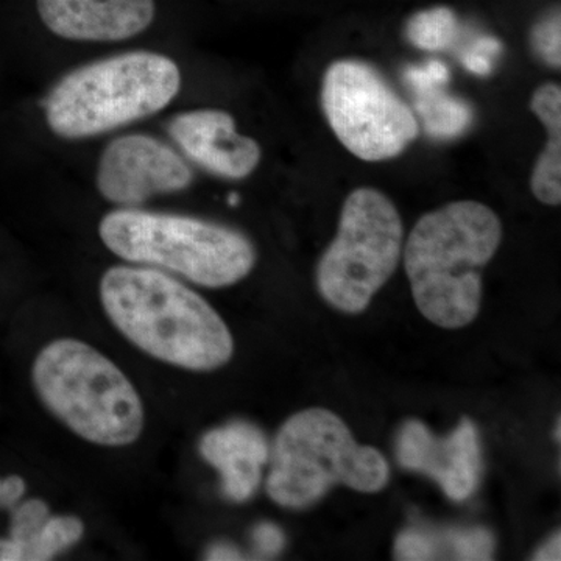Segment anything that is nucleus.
Segmentation results:
<instances>
[{
    "label": "nucleus",
    "instance_id": "2eb2a0df",
    "mask_svg": "<svg viewBox=\"0 0 561 561\" xmlns=\"http://www.w3.org/2000/svg\"><path fill=\"white\" fill-rule=\"evenodd\" d=\"M416 111L424 130L434 139H454L463 135L474 121V113L467 102L442 90L421 94Z\"/></svg>",
    "mask_w": 561,
    "mask_h": 561
},
{
    "label": "nucleus",
    "instance_id": "20e7f679",
    "mask_svg": "<svg viewBox=\"0 0 561 561\" xmlns=\"http://www.w3.org/2000/svg\"><path fill=\"white\" fill-rule=\"evenodd\" d=\"M99 236L121 260L208 289L239 283L256 264V249L245 234L197 217L121 208L103 217Z\"/></svg>",
    "mask_w": 561,
    "mask_h": 561
},
{
    "label": "nucleus",
    "instance_id": "a211bd4d",
    "mask_svg": "<svg viewBox=\"0 0 561 561\" xmlns=\"http://www.w3.org/2000/svg\"><path fill=\"white\" fill-rule=\"evenodd\" d=\"M531 49L540 57L541 61L560 69L561 65V16L560 10H552L551 13L542 16L534 25L530 33Z\"/></svg>",
    "mask_w": 561,
    "mask_h": 561
},
{
    "label": "nucleus",
    "instance_id": "7ed1b4c3",
    "mask_svg": "<svg viewBox=\"0 0 561 561\" xmlns=\"http://www.w3.org/2000/svg\"><path fill=\"white\" fill-rule=\"evenodd\" d=\"M32 379L44 408L84 442L124 448L142 435L146 411L139 391L90 343L50 342L33 362Z\"/></svg>",
    "mask_w": 561,
    "mask_h": 561
},
{
    "label": "nucleus",
    "instance_id": "f8f14e48",
    "mask_svg": "<svg viewBox=\"0 0 561 561\" xmlns=\"http://www.w3.org/2000/svg\"><path fill=\"white\" fill-rule=\"evenodd\" d=\"M41 21L60 38L113 43L150 27L154 0H36Z\"/></svg>",
    "mask_w": 561,
    "mask_h": 561
},
{
    "label": "nucleus",
    "instance_id": "9d476101",
    "mask_svg": "<svg viewBox=\"0 0 561 561\" xmlns=\"http://www.w3.org/2000/svg\"><path fill=\"white\" fill-rule=\"evenodd\" d=\"M397 459L404 470L434 479L449 500L467 501L482 478V451L478 430L470 419L446 438H437L426 424L409 420L397 440Z\"/></svg>",
    "mask_w": 561,
    "mask_h": 561
},
{
    "label": "nucleus",
    "instance_id": "f3484780",
    "mask_svg": "<svg viewBox=\"0 0 561 561\" xmlns=\"http://www.w3.org/2000/svg\"><path fill=\"white\" fill-rule=\"evenodd\" d=\"M84 524L77 516H49L38 534L24 546V560L46 561L83 538Z\"/></svg>",
    "mask_w": 561,
    "mask_h": 561
},
{
    "label": "nucleus",
    "instance_id": "a878e982",
    "mask_svg": "<svg viewBox=\"0 0 561 561\" xmlns=\"http://www.w3.org/2000/svg\"><path fill=\"white\" fill-rule=\"evenodd\" d=\"M534 560L537 561H559L561 560V537L560 531L553 535L551 540L546 542L545 546L535 553Z\"/></svg>",
    "mask_w": 561,
    "mask_h": 561
},
{
    "label": "nucleus",
    "instance_id": "f03ea898",
    "mask_svg": "<svg viewBox=\"0 0 561 561\" xmlns=\"http://www.w3.org/2000/svg\"><path fill=\"white\" fill-rule=\"evenodd\" d=\"M502 241L483 203L461 201L424 214L409 234L404 265L416 308L431 323L459 330L481 311L482 271Z\"/></svg>",
    "mask_w": 561,
    "mask_h": 561
},
{
    "label": "nucleus",
    "instance_id": "423d86ee",
    "mask_svg": "<svg viewBox=\"0 0 561 561\" xmlns=\"http://www.w3.org/2000/svg\"><path fill=\"white\" fill-rule=\"evenodd\" d=\"M268 459V497L294 511L316 504L337 483L378 493L390 479L386 457L360 446L335 413L321 408L291 415L280 426Z\"/></svg>",
    "mask_w": 561,
    "mask_h": 561
},
{
    "label": "nucleus",
    "instance_id": "cd10ccee",
    "mask_svg": "<svg viewBox=\"0 0 561 561\" xmlns=\"http://www.w3.org/2000/svg\"><path fill=\"white\" fill-rule=\"evenodd\" d=\"M24 560V551L20 542L14 540H0V561H21Z\"/></svg>",
    "mask_w": 561,
    "mask_h": 561
},
{
    "label": "nucleus",
    "instance_id": "c756f323",
    "mask_svg": "<svg viewBox=\"0 0 561 561\" xmlns=\"http://www.w3.org/2000/svg\"><path fill=\"white\" fill-rule=\"evenodd\" d=\"M238 201H239L238 195H231V197H230L231 205H236V203H238Z\"/></svg>",
    "mask_w": 561,
    "mask_h": 561
},
{
    "label": "nucleus",
    "instance_id": "b1692460",
    "mask_svg": "<svg viewBox=\"0 0 561 561\" xmlns=\"http://www.w3.org/2000/svg\"><path fill=\"white\" fill-rule=\"evenodd\" d=\"M253 540L262 556H278L286 545L283 530L272 523H261L253 531Z\"/></svg>",
    "mask_w": 561,
    "mask_h": 561
},
{
    "label": "nucleus",
    "instance_id": "6ab92c4d",
    "mask_svg": "<svg viewBox=\"0 0 561 561\" xmlns=\"http://www.w3.org/2000/svg\"><path fill=\"white\" fill-rule=\"evenodd\" d=\"M446 545L451 548L454 559L465 561H485L493 559L494 538L483 527L449 531Z\"/></svg>",
    "mask_w": 561,
    "mask_h": 561
},
{
    "label": "nucleus",
    "instance_id": "9b49d317",
    "mask_svg": "<svg viewBox=\"0 0 561 561\" xmlns=\"http://www.w3.org/2000/svg\"><path fill=\"white\" fill-rule=\"evenodd\" d=\"M169 135L192 162L220 179H247L260 165V144L239 135L227 111L205 108L179 114L169 122Z\"/></svg>",
    "mask_w": 561,
    "mask_h": 561
},
{
    "label": "nucleus",
    "instance_id": "5701e85b",
    "mask_svg": "<svg viewBox=\"0 0 561 561\" xmlns=\"http://www.w3.org/2000/svg\"><path fill=\"white\" fill-rule=\"evenodd\" d=\"M502 44L494 38H482L476 43L470 51H467L463 57L465 69L470 70L474 76H490L493 70V62L491 58L500 54Z\"/></svg>",
    "mask_w": 561,
    "mask_h": 561
},
{
    "label": "nucleus",
    "instance_id": "aec40b11",
    "mask_svg": "<svg viewBox=\"0 0 561 561\" xmlns=\"http://www.w3.org/2000/svg\"><path fill=\"white\" fill-rule=\"evenodd\" d=\"M50 511L49 505L41 500H28L22 502L13 511V518H11L10 538L22 546H24L35 537L44 526V523L49 519Z\"/></svg>",
    "mask_w": 561,
    "mask_h": 561
},
{
    "label": "nucleus",
    "instance_id": "39448f33",
    "mask_svg": "<svg viewBox=\"0 0 561 561\" xmlns=\"http://www.w3.org/2000/svg\"><path fill=\"white\" fill-rule=\"evenodd\" d=\"M179 65L154 51H131L72 70L51 90L46 121L65 139L102 135L160 113L179 95Z\"/></svg>",
    "mask_w": 561,
    "mask_h": 561
},
{
    "label": "nucleus",
    "instance_id": "ddd939ff",
    "mask_svg": "<svg viewBox=\"0 0 561 561\" xmlns=\"http://www.w3.org/2000/svg\"><path fill=\"white\" fill-rule=\"evenodd\" d=\"M201 456L220 472L221 493L242 504L254 496L271 457L264 432L249 421H231L210 430L201 440Z\"/></svg>",
    "mask_w": 561,
    "mask_h": 561
},
{
    "label": "nucleus",
    "instance_id": "bb28decb",
    "mask_svg": "<svg viewBox=\"0 0 561 561\" xmlns=\"http://www.w3.org/2000/svg\"><path fill=\"white\" fill-rule=\"evenodd\" d=\"M206 559L213 561L242 560V553L228 545H216L206 553Z\"/></svg>",
    "mask_w": 561,
    "mask_h": 561
},
{
    "label": "nucleus",
    "instance_id": "393cba45",
    "mask_svg": "<svg viewBox=\"0 0 561 561\" xmlns=\"http://www.w3.org/2000/svg\"><path fill=\"white\" fill-rule=\"evenodd\" d=\"M27 485L21 476L0 479V508L14 507L25 494Z\"/></svg>",
    "mask_w": 561,
    "mask_h": 561
},
{
    "label": "nucleus",
    "instance_id": "dca6fc26",
    "mask_svg": "<svg viewBox=\"0 0 561 561\" xmlns=\"http://www.w3.org/2000/svg\"><path fill=\"white\" fill-rule=\"evenodd\" d=\"M459 33L456 13L448 7H434L413 14L405 24V36L416 49L440 51L448 49Z\"/></svg>",
    "mask_w": 561,
    "mask_h": 561
},
{
    "label": "nucleus",
    "instance_id": "412c9836",
    "mask_svg": "<svg viewBox=\"0 0 561 561\" xmlns=\"http://www.w3.org/2000/svg\"><path fill=\"white\" fill-rule=\"evenodd\" d=\"M438 553V542L431 535L419 530H404L398 535L394 542L397 560L423 561L435 560Z\"/></svg>",
    "mask_w": 561,
    "mask_h": 561
},
{
    "label": "nucleus",
    "instance_id": "4be33fe9",
    "mask_svg": "<svg viewBox=\"0 0 561 561\" xmlns=\"http://www.w3.org/2000/svg\"><path fill=\"white\" fill-rule=\"evenodd\" d=\"M404 77L419 95L427 94V92L442 90L443 84L448 83L449 69L446 68L445 62L432 60L426 65L409 68Z\"/></svg>",
    "mask_w": 561,
    "mask_h": 561
},
{
    "label": "nucleus",
    "instance_id": "4468645a",
    "mask_svg": "<svg viewBox=\"0 0 561 561\" xmlns=\"http://www.w3.org/2000/svg\"><path fill=\"white\" fill-rule=\"evenodd\" d=\"M530 110L548 130L549 140L530 176L531 194L549 206L561 203V88L546 83L531 95Z\"/></svg>",
    "mask_w": 561,
    "mask_h": 561
},
{
    "label": "nucleus",
    "instance_id": "6e6552de",
    "mask_svg": "<svg viewBox=\"0 0 561 561\" xmlns=\"http://www.w3.org/2000/svg\"><path fill=\"white\" fill-rule=\"evenodd\" d=\"M321 108L335 138L362 161L393 160L420 135L411 106L365 61L345 58L328 66Z\"/></svg>",
    "mask_w": 561,
    "mask_h": 561
},
{
    "label": "nucleus",
    "instance_id": "f257e3e1",
    "mask_svg": "<svg viewBox=\"0 0 561 561\" xmlns=\"http://www.w3.org/2000/svg\"><path fill=\"white\" fill-rule=\"evenodd\" d=\"M99 295L113 327L147 356L187 371H214L234 354L230 328L202 295L169 273L116 265Z\"/></svg>",
    "mask_w": 561,
    "mask_h": 561
},
{
    "label": "nucleus",
    "instance_id": "1a4fd4ad",
    "mask_svg": "<svg viewBox=\"0 0 561 561\" xmlns=\"http://www.w3.org/2000/svg\"><path fill=\"white\" fill-rule=\"evenodd\" d=\"M95 183L106 201L135 208L157 195L186 190L192 183V171L161 140L127 135L114 139L103 150Z\"/></svg>",
    "mask_w": 561,
    "mask_h": 561
},
{
    "label": "nucleus",
    "instance_id": "c85d7f7f",
    "mask_svg": "<svg viewBox=\"0 0 561 561\" xmlns=\"http://www.w3.org/2000/svg\"><path fill=\"white\" fill-rule=\"evenodd\" d=\"M556 435H557V442H560V420H559V423H557V430H556Z\"/></svg>",
    "mask_w": 561,
    "mask_h": 561
},
{
    "label": "nucleus",
    "instance_id": "0eeeda50",
    "mask_svg": "<svg viewBox=\"0 0 561 561\" xmlns=\"http://www.w3.org/2000/svg\"><path fill=\"white\" fill-rule=\"evenodd\" d=\"M404 228L383 192L359 187L343 203L337 236L317 267V287L332 308L364 312L391 278L402 254Z\"/></svg>",
    "mask_w": 561,
    "mask_h": 561
}]
</instances>
